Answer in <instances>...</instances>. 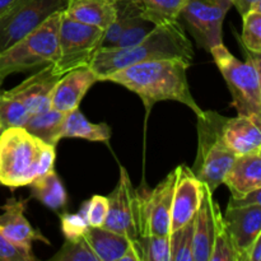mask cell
<instances>
[{
	"label": "cell",
	"instance_id": "obj_30",
	"mask_svg": "<svg viewBox=\"0 0 261 261\" xmlns=\"http://www.w3.org/2000/svg\"><path fill=\"white\" fill-rule=\"evenodd\" d=\"M143 254V261H170V236L145 234L138 239Z\"/></svg>",
	"mask_w": 261,
	"mask_h": 261
},
{
	"label": "cell",
	"instance_id": "obj_16",
	"mask_svg": "<svg viewBox=\"0 0 261 261\" xmlns=\"http://www.w3.org/2000/svg\"><path fill=\"white\" fill-rule=\"evenodd\" d=\"M25 205L27 200L8 199L2 208L3 213L0 214V232L19 246L32 247V244L36 241L48 245L50 241L38 229L33 228L25 218Z\"/></svg>",
	"mask_w": 261,
	"mask_h": 261
},
{
	"label": "cell",
	"instance_id": "obj_26",
	"mask_svg": "<svg viewBox=\"0 0 261 261\" xmlns=\"http://www.w3.org/2000/svg\"><path fill=\"white\" fill-rule=\"evenodd\" d=\"M31 115L19 99L9 91H0V125L2 129L24 126Z\"/></svg>",
	"mask_w": 261,
	"mask_h": 261
},
{
	"label": "cell",
	"instance_id": "obj_19",
	"mask_svg": "<svg viewBox=\"0 0 261 261\" xmlns=\"http://www.w3.org/2000/svg\"><path fill=\"white\" fill-rule=\"evenodd\" d=\"M223 184L233 198L261 189V150L237 155L224 176Z\"/></svg>",
	"mask_w": 261,
	"mask_h": 261
},
{
	"label": "cell",
	"instance_id": "obj_4",
	"mask_svg": "<svg viewBox=\"0 0 261 261\" xmlns=\"http://www.w3.org/2000/svg\"><path fill=\"white\" fill-rule=\"evenodd\" d=\"M223 120L216 111H203L198 116V152L191 171L212 193L223 184L237 157L222 138Z\"/></svg>",
	"mask_w": 261,
	"mask_h": 261
},
{
	"label": "cell",
	"instance_id": "obj_24",
	"mask_svg": "<svg viewBox=\"0 0 261 261\" xmlns=\"http://www.w3.org/2000/svg\"><path fill=\"white\" fill-rule=\"evenodd\" d=\"M30 186L31 195L51 211H60L68 201L65 188L54 170L42 177L35 178Z\"/></svg>",
	"mask_w": 261,
	"mask_h": 261
},
{
	"label": "cell",
	"instance_id": "obj_42",
	"mask_svg": "<svg viewBox=\"0 0 261 261\" xmlns=\"http://www.w3.org/2000/svg\"><path fill=\"white\" fill-rule=\"evenodd\" d=\"M2 130H3V129H0V132H2Z\"/></svg>",
	"mask_w": 261,
	"mask_h": 261
},
{
	"label": "cell",
	"instance_id": "obj_18",
	"mask_svg": "<svg viewBox=\"0 0 261 261\" xmlns=\"http://www.w3.org/2000/svg\"><path fill=\"white\" fill-rule=\"evenodd\" d=\"M261 120L244 115L224 117L222 138L227 147L236 155L261 150Z\"/></svg>",
	"mask_w": 261,
	"mask_h": 261
},
{
	"label": "cell",
	"instance_id": "obj_20",
	"mask_svg": "<svg viewBox=\"0 0 261 261\" xmlns=\"http://www.w3.org/2000/svg\"><path fill=\"white\" fill-rule=\"evenodd\" d=\"M66 17L106 31L116 18V0H68Z\"/></svg>",
	"mask_w": 261,
	"mask_h": 261
},
{
	"label": "cell",
	"instance_id": "obj_5",
	"mask_svg": "<svg viewBox=\"0 0 261 261\" xmlns=\"http://www.w3.org/2000/svg\"><path fill=\"white\" fill-rule=\"evenodd\" d=\"M61 12L50 15L32 32L0 53V78L53 64L56 60Z\"/></svg>",
	"mask_w": 261,
	"mask_h": 261
},
{
	"label": "cell",
	"instance_id": "obj_14",
	"mask_svg": "<svg viewBox=\"0 0 261 261\" xmlns=\"http://www.w3.org/2000/svg\"><path fill=\"white\" fill-rule=\"evenodd\" d=\"M223 222L232 242L239 252L240 261L249 247L261 234V204L244 206V208H228L223 214Z\"/></svg>",
	"mask_w": 261,
	"mask_h": 261
},
{
	"label": "cell",
	"instance_id": "obj_15",
	"mask_svg": "<svg viewBox=\"0 0 261 261\" xmlns=\"http://www.w3.org/2000/svg\"><path fill=\"white\" fill-rule=\"evenodd\" d=\"M98 82L89 66L76 68L59 78L51 96V109L68 114L78 109L92 86Z\"/></svg>",
	"mask_w": 261,
	"mask_h": 261
},
{
	"label": "cell",
	"instance_id": "obj_10",
	"mask_svg": "<svg viewBox=\"0 0 261 261\" xmlns=\"http://www.w3.org/2000/svg\"><path fill=\"white\" fill-rule=\"evenodd\" d=\"M175 182L176 170H173L155 188L150 190H138L140 236L170 234Z\"/></svg>",
	"mask_w": 261,
	"mask_h": 261
},
{
	"label": "cell",
	"instance_id": "obj_17",
	"mask_svg": "<svg viewBox=\"0 0 261 261\" xmlns=\"http://www.w3.org/2000/svg\"><path fill=\"white\" fill-rule=\"evenodd\" d=\"M219 213L221 211L214 201L213 193L204 185L203 198L194 218L193 261H209Z\"/></svg>",
	"mask_w": 261,
	"mask_h": 261
},
{
	"label": "cell",
	"instance_id": "obj_36",
	"mask_svg": "<svg viewBox=\"0 0 261 261\" xmlns=\"http://www.w3.org/2000/svg\"><path fill=\"white\" fill-rule=\"evenodd\" d=\"M256 204H261V189H256V190L251 191L246 195L239 196V198L231 196L228 208H244V206L256 205Z\"/></svg>",
	"mask_w": 261,
	"mask_h": 261
},
{
	"label": "cell",
	"instance_id": "obj_40",
	"mask_svg": "<svg viewBox=\"0 0 261 261\" xmlns=\"http://www.w3.org/2000/svg\"><path fill=\"white\" fill-rule=\"evenodd\" d=\"M2 82H3V79H2V78H0V83H2Z\"/></svg>",
	"mask_w": 261,
	"mask_h": 261
},
{
	"label": "cell",
	"instance_id": "obj_25",
	"mask_svg": "<svg viewBox=\"0 0 261 261\" xmlns=\"http://www.w3.org/2000/svg\"><path fill=\"white\" fill-rule=\"evenodd\" d=\"M143 17L154 25L177 22L188 0H140Z\"/></svg>",
	"mask_w": 261,
	"mask_h": 261
},
{
	"label": "cell",
	"instance_id": "obj_33",
	"mask_svg": "<svg viewBox=\"0 0 261 261\" xmlns=\"http://www.w3.org/2000/svg\"><path fill=\"white\" fill-rule=\"evenodd\" d=\"M107 212H109L107 196L94 195L82 205L79 213L83 216L89 227H102L106 221Z\"/></svg>",
	"mask_w": 261,
	"mask_h": 261
},
{
	"label": "cell",
	"instance_id": "obj_27",
	"mask_svg": "<svg viewBox=\"0 0 261 261\" xmlns=\"http://www.w3.org/2000/svg\"><path fill=\"white\" fill-rule=\"evenodd\" d=\"M195 218V217H194ZM194 218L176 231L170 232V261H193Z\"/></svg>",
	"mask_w": 261,
	"mask_h": 261
},
{
	"label": "cell",
	"instance_id": "obj_29",
	"mask_svg": "<svg viewBox=\"0 0 261 261\" xmlns=\"http://www.w3.org/2000/svg\"><path fill=\"white\" fill-rule=\"evenodd\" d=\"M242 43L246 50L261 54V5L252 8L250 12L242 15Z\"/></svg>",
	"mask_w": 261,
	"mask_h": 261
},
{
	"label": "cell",
	"instance_id": "obj_37",
	"mask_svg": "<svg viewBox=\"0 0 261 261\" xmlns=\"http://www.w3.org/2000/svg\"><path fill=\"white\" fill-rule=\"evenodd\" d=\"M229 2H231L232 7L236 8L237 12L241 14V17L250 12L252 8L261 5V0H229Z\"/></svg>",
	"mask_w": 261,
	"mask_h": 261
},
{
	"label": "cell",
	"instance_id": "obj_12",
	"mask_svg": "<svg viewBox=\"0 0 261 261\" xmlns=\"http://www.w3.org/2000/svg\"><path fill=\"white\" fill-rule=\"evenodd\" d=\"M175 170L176 182L171 208L170 232L181 228L195 217L204 191V184L194 175L191 168L181 165Z\"/></svg>",
	"mask_w": 261,
	"mask_h": 261
},
{
	"label": "cell",
	"instance_id": "obj_9",
	"mask_svg": "<svg viewBox=\"0 0 261 261\" xmlns=\"http://www.w3.org/2000/svg\"><path fill=\"white\" fill-rule=\"evenodd\" d=\"M231 7L229 0H188L180 18L190 28L199 47L211 53L223 43V20Z\"/></svg>",
	"mask_w": 261,
	"mask_h": 261
},
{
	"label": "cell",
	"instance_id": "obj_11",
	"mask_svg": "<svg viewBox=\"0 0 261 261\" xmlns=\"http://www.w3.org/2000/svg\"><path fill=\"white\" fill-rule=\"evenodd\" d=\"M109 212L103 228L138 240L139 229V208H138V190L133 186L129 173L121 167L116 188L107 196Z\"/></svg>",
	"mask_w": 261,
	"mask_h": 261
},
{
	"label": "cell",
	"instance_id": "obj_1",
	"mask_svg": "<svg viewBox=\"0 0 261 261\" xmlns=\"http://www.w3.org/2000/svg\"><path fill=\"white\" fill-rule=\"evenodd\" d=\"M190 65L191 63L180 58L142 61L114 71L106 81L120 84L138 94L147 112L157 102L176 101L193 110L196 116H200L203 110L194 99L188 82V68Z\"/></svg>",
	"mask_w": 261,
	"mask_h": 261
},
{
	"label": "cell",
	"instance_id": "obj_23",
	"mask_svg": "<svg viewBox=\"0 0 261 261\" xmlns=\"http://www.w3.org/2000/svg\"><path fill=\"white\" fill-rule=\"evenodd\" d=\"M65 115L55 109H48L46 111L31 115L23 127L43 143L56 147V144L63 139L61 129H63Z\"/></svg>",
	"mask_w": 261,
	"mask_h": 261
},
{
	"label": "cell",
	"instance_id": "obj_8",
	"mask_svg": "<svg viewBox=\"0 0 261 261\" xmlns=\"http://www.w3.org/2000/svg\"><path fill=\"white\" fill-rule=\"evenodd\" d=\"M68 0H18L0 17V53L24 37L50 15L61 12Z\"/></svg>",
	"mask_w": 261,
	"mask_h": 261
},
{
	"label": "cell",
	"instance_id": "obj_31",
	"mask_svg": "<svg viewBox=\"0 0 261 261\" xmlns=\"http://www.w3.org/2000/svg\"><path fill=\"white\" fill-rule=\"evenodd\" d=\"M51 261H99L97 255L84 237L78 240H66L61 249L51 257Z\"/></svg>",
	"mask_w": 261,
	"mask_h": 261
},
{
	"label": "cell",
	"instance_id": "obj_38",
	"mask_svg": "<svg viewBox=\"0 0 261 261\" xmlns=\"http://www.w3.org/2000/svg\"><path fill=\"white\" fill-rule=\"evenodd\" d=\"M244 261H261V234L249 247L244 256Z\"/></svg>",
	"mask_w": 261,
	"mask_h": 261
},
{
	"label": "cell",
	"instance_id": "obj_2",
	"mask_svg": "<svg viewBox=\"0 0 261 261\" xmlns=\"http://www.w3.org/2000/svg\"><path fill=\"white\" fill-rule=\"evenodd\" d=\"M180 58L191 63L194 50L181 23L155 25L140 42L124 48H98L89 68L98 82H105L110 74L122 68L157 59Z\"/></svg>",
	"mask_w": 261,
	"mask_h": 261
},
{
	"label": "cell",
	"instance_id": "obj_35",
	"mask_svg": "<svg viewBox=\"0 0 261 261\" xmlns=\"http://www.w3.org/2000/svg\"><path fill=\"white\" fill-rule=\"evenodd\" d=\"M61 231L65 240L82 239L88 228V223L81 213H64L61 214Z\"/></svg>",
	"mask_w": 261,
	"mask_h": 261
},
{
	"label": "cell",
	"instance_id": "obj_22",
	"mask_svg": "<svg viewBox=\"0 0 261 261\" xmlns=\"http://www.w3.org/2000/svg\"><path fill=\"white\" fill-rule=\"evenodd\" d=\"M61 138H78L89 142L109 143L111 139V127L106 122H91L78 107L65 115Z\"/></svg>",
	"mask_w": 261,
	"mask_h": 261
},
{
	"label": "cell",
	"instance_id": "obj_21",
	"mask_svg": "<svg viewBox=\"0 0 261 261\" xmlns=\"http://www.w3.org/2000/svg\"><path fill=\"white\" fill-rule=\"evenodd\" d=\"M84 239L99 261H119L137 240L103 227H88Z\"/></svg>",
	"mask_w": 261,
	"mask_h": 261
},
{
	"label": "cell",
	"instance_id": "obj_32",
	"mask_svg": "<svg viewBox=\"0 0 261 261\" xmlns=\"http://www.w3.org/2000/svg\"><path fill=\"white\" fill-rule=\"evenodd\" d=\"M155 25L148 19L143 17V13L138 14L134 17V19L130 22V24L125 28L122 35L120 36L119 41L115 43V48H124L129 47V46L135 45V43L140 42L150 31L154 28ZM111 48V47H110Z\"/></svg>",
	"mask_w": 261,
	"mask_h": 261
},
{
	"label": "cell",
	"instance_id": "obj_6",
	"mask_svg": "<svg viewBox=\"0 0 261 261\" xmlns=\"http://www.w3.org/2000/svg\"><path fill=\"white\" fill-rule=\"evenodd\" d=\"M46 143L24 127L0 132V184L9 188L27 186L37 176L38 161Z\"/></svg>",
	"mask_w": 261,
	"mask_h": 261
},
{
	"label": "cell",
	"instance_id": "obj_39",
	"mask_svg": "<svg viewBox=\"0 0 261 261\" xmlns=\"http://www.w3.org/2000/svg\"><path fill=\"white\" fill-rule=\"evenodd\" d=\"M18 0H0V17L8 12Z\"/></svg>",
	"mask_w": 261,
	"mask_h": 261
},
{
	"label": "cell",
	"instance_id": "obj_41",
	"mask_svg": "<svg viewBox=\"0 0 261 261\" xmlns=\"http://www.w3.org/2000/svg\"><path fill=\"white\" fill-rule=\"evenodd\" d=\"M0 129H2V125H0Z\"/></svg>",
	"mask_w": 261,
	"mask_h": 261
},
{
	"label": "cell",
	"instance_id": "obj_28",
	"mask_svg": "<svg viewBox=\"0 0 261 261\" xmlns=\"http://www.w3.org/2000/svg\"><path fill=\"white\" fill-rule=\"evenodd\" d=\"M209 261H240L239 252L227 232L222 213L217 217L216 233H214L213 247H212Z\"/></svg>",
	"mask_w": 261,
	"mask_h": 261
},
{
	"label": "cell",
	"instance_id": "obj_34",
	"mask_svg": "<svg viewBox=\"0 0 261 261\" xmlns=\"http://www.w3.org/2000/svg\"><path fill=\"white\" fill-rule=\"evenodd\" d=\"M36 260L32 247L19 246L8 240L0 232V261H33Z\"/></svg>",
	"mask_w": 261,
	"mask_h": 261
},
{
	"label": "cell",
	"instance_id": "obj_13",
	"mask_svg": "<svg viewBox=\"0 0 261 261\" xmlns=\"http://www.w3.org/2000/svg\"><path fill=\"white\" fill-rule=\"evenodd\" d=\"M59 78L60 75L53 71V65L47 64L17 87L9 89V93L22 102L28 114H38L51 109V96Z\"/></svg>",
	"mask_w": 261,
	"mask_h": 261
},
{
	"label": "cell",
	"instance_id": "obj_3",
	"mask_svg": "<svg viewBox=\"0 0 261 261\" xmlns=\"http://www.w3.org/2000/svg\"><path fill=\"white\" fill-rule=\"evenodd\" d=\"M246 61L232 55L223 43L211 50L219 71L232 96V106L237 115L261 120L260 55L246 50Z\"/></svg>",
	"mask_w": 261,
	"mask_h": 261
},
{
	"label": "cell",
	"instance_id": "obj_7",
	"mask_svg": "<svg viewBox=\"0 0 261 261\" xmlns=\"http://www.w3.org/2000/svg\"><path fill=\"white\" fill-rule=\"evenodd\" d=\"M103 32L101 28L76 22L61 12L58 58L51 64L54 73L61 76L73 69L89 66L101 47Z\"/></svg>",
	"mask_w": 261,
	"mask_h": 261
}]
</instances>
